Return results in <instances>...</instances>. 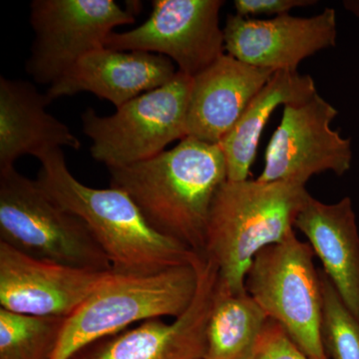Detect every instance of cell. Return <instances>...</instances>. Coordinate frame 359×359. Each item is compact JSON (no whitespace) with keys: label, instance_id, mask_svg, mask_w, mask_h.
<instances>
[{"label":"cell","instance_id":"obj_22","mask_svg":"<svg viewBox=\"0 0 359 359\" xmlns=\"http://www.w3.org/2000/svg\"><path fill=\"white\" fill-rule=\"evenodd\" d=\"M252 359H311L287 335L282 325L269 318Z\"/></svg>","mask_w":359,"mask_h":359},{"label":"cell","instance_id":"obj_11","mask_svg":"<svg viewBox=\"0 0 359 359\" xmlns=\"http://www.w3.org/2000/svg\"><path fill=\"white\" fill-rule=\"evenodd\" d=\"M198 287L192 304L173 323L160 318L143 321L130 330L85 347L71 359H203L212 297L219 280L209 257L196 259Z\"/></svg>","mask_w":359,"mask_h":359},{"label":"cell","instance_id":"obj_17","mask_svg":"<svg viewBox=\"0 0 359 359\" xmlns=\"http://www.w3.org/2000/svg\"><path fill=\"white\" fill-rule=\"evenodd\" d=\"M50 103L30 82L0 77V171L25 155L39 159L55 149L81 147L69 127L47 112Z\"/></svg>","mask_w":359,"mask_h":359},{"label":"cell","instance_id":"obj_14","mask_svg":"<svg viewBox=\"0 0 359 359\" xmlns=\"http://www.w3.org/2000/svg\"><path fill=\"white\" fill-rule=\"evenodd\" d=\"M178 73L165 56L144 51L98 49L87 54L49 88L50 102L60 97L88 92L121 107L136 97L163 86Z\"/></svg>","mask_w":359,"mask_h":359},{"label":"cell","instance_id":"obj_16","mask_svg":"<svg viewBox=\"0 0 359 359\" xmlns=\"http://www.w3.org/2000/svg\"><path fill=\"white\" fill-rule=\"evenodd\" d=\"M294 228L308 238L323 271L359 321V231L353 201L325 204L309 196Z\"/></svg>","mask_w":359,"mask_h":359},{"label":"cell","instance_id":"obj_23","mask_svg":"<svg viewBox=\"0 0 359 359\" xmlns=\"http://www.w3.org/2000/svg\"><path fill=\"white\" fill-rule=\"evenodd\" d=\"M316 0H235L233 6L238 15H276L289 13L297 7L314 6Z\"/></svg>","mask_w":359,"mask_h":359},{"label":"cell","instance_id":"obj_18","mask_svg":"<svg viewBox=\"0 0 359 359\" xmlns=\"http://www.w3.org/2000/svg\"><path fill=\"white\" fill-rule=\"evenodd\" d=\"M318 93L311 75L278 71L250 101L244 114L219 144L223 151L229 181H245L256 159L266 122L280 106L301 104Z\"/></svg>","mask_w":359,"mask_h":359},{"label":"cell","instance_id":"obj_4","mask_svg":"<svg viewBox=\"0 0 359 359\" xmlns=\"http://www.w3.org/2000/svg\"><path fill=\"white\" fill-rule=\"evenodd\" d=\"M197 287L194 264L147 276L119 275L111 271L66 318L51 359H71L85 347L135 323L162 316L177 318L192 304Z\"/></svg>","mask_w":359,"mask_h":359},{"label":"cell","instance_id":"obj_1","mask_svg":"<svg viewBox=\"0 0 359 359\" xmlns=\"http://www.w3.org/2000/svg\"><path fill=\"white\" fill-rule=\"evenodd\" d=\"M108 170L110 186L126 193L155 231L203 256L212 201L228 180L219 145L187 137L154 158Z\"/></svg>","mask_w":359,"mask_h":359},{"label":"cell","instance_id":"obj_12","mask_svg":"<svg viewBox=\"0 0 359 359\" xmlns=\"http://www.w3.org/2000/svg\"><path fill=\"white\" fill-rule=\"evenodd\" d=\"M223 30L229 55L273 72L297 71L304 59L337 43V13L327 7L311 18L287 13L254 20L230 14Z\"/></svg>","mask_w":359,"mask_h":359},{"label":"cell","instance_id":"obj_21","mask_svg":"<svg viewBox=\"0 0 359 359\" xmlns=\"http://www.w3.org/2000/svg\"><path fill=\"white\" fill-rule=\"evenodd\" d=\"M321 341L328 359H359V321L346 308L323 269Z\"/></svg>","mask_w":359,"mask_h":359},{"label":"cell","instance_id":"obj_9","mask_svg":"<svg viewBox=\"0 0 359 359\" xmlns=\"http://www.w3.org/2000/svg\"><path fill=\"white\" fill-rule=\"evenodd\" d=\"M222 0H154L145 22L125 32H113L105 47L144 51L169 58L188 76L211 66L224 54L219 27Z\"/></svg>","mask_w":359,"mask_h":359},{"label":"cell","instance_id":"obj_5","mask_svg":"<svg viewBox=\"0 0 359 359\" xmlns=\"http://www.w3.org/2000/svg\"><path fill=\"white\" fill-rule=\"evenodd\" d=\"M0 242L41 261L112 271L87 224L14 167L0 171Z\"/></svg>","mask_w":359,"mask_h":359},{"label":"cell","instance_id":"obj_24","mask_svg":"<svg viewBox=\"0 0 359 359\" xmlns=\"http://www.w3.org/2000/svg\"><path fill=\"white\" fill-rule=\"evenodd\" d=\"M342 4L347 11L359 18V0H346Z\"/></svg>","mask_w":359,"mask_h":359},{"label":"cell","instance_id":"obj_8","mask_svg":"<svg viewBox=\"0 0 359 359\" xmlns=\"http://www.w3.org/2000/svg\"><path fill=\"white\" fill-rule=\"evenodd\" d=\"M134 13L114 0H34L30 6L34 41L26 72L36 83L51 86L80 59L105 47L114 28L134 23Z\"/></svg>","mask_w":359,"mask_h":359},{"label":"cell","instance_id":"obj_15","mask_svg":"<svg viewBox=\"0 0 359 359\" xmlns=\"http://www.w3.org/2000/svg\"><path fill=\"white\" fill-rule=\"evenodd\" d=\"M273 73L224 53L193 77L187 116L188 137L219 145Z\"/></svg>","mask_w":359,"mask_h":359},{"label":"cell","instance_id":"obj_10","mask_svg":"<svg viewBox=\"0 0 359 359\" xmlns=\"http://www.w3.org/2000/svg\"><path fill=\"white\" fill-rule=\"evenodd\" d=\"M337 114L318 93L306 102L285 106L280 125L266 146L264 170L257 181L306 185L314 175L347 173L353 149L351 139L330 127Z\"/></svg>","mask_w":359,"mask_h":359},{"label":"cell","instance_id":"obj_20","mask_svg":"<svg viewBox=\"0 0 359 359\" xmlns=\"http://www.w3.org/2000/svg\"><path fill=\"white\" fill-rule=\"evenodd\" d=\"M65 320L0 308V359H51Z\"/></svg>","mask_w":359,"mask_h":359},{"label":"cell","instance_id":"obj_6","mask_svg":"<svg viewBox=\"0 0 359 359\" xmlns=\"http://www.w3.org/2000/svg\"><path fill=\"white\" fill-rule=\"evenodd\" d=\"M193 77L184 73L136 97L110 116L88 108L81 115L83 133L92 141L90 154L108 169L151 159L172 142L187 138V116Z\"/></svg>","mask_w":359,"mask_h":359},{"label":"cell","instance_id":"obj_19","mask_svg":"<svg viewBox=\"0 0 359 359\" xmlns=\"http://www.w3.org/2000/svg\"><path fill=\"white\" fill-rule=\"evenodd\" d=\"M269 316L247 292L235 294L218 280L203 359H252Z\"/></svg>","mask_w":359,"mask_h":359},{"label":"cell","instance_id":"obj_2","mask_svg":"<svg viewBox=\"0 0 359 359\" xmlns=\"http://www.w3.org/2000/svg\"><path fill=\"white\" fill-rule=\"evenodd\" d=\"M36 182L56 204L79 217L119 275L147 276L193 264L199 255L155 231L134 201L119 189L91 188L68 169L62 149L39 159Z\"/></svg>","mask_w":359,"mask_h":359},{"label":"cell","instance_id":"obj_3","mask_svg":"<svg viewBox=\"0 0 359 359\" xmlns=\"http://www.w3.org/2000/svg\"><path fill=\"white\" fill-rule=\"evenodd\" d=\"M309 196L302 184L226 180L212 201L203 254L218 268L219 283L235 294L247 292L255 257L295 233V219Z\"/></svg>","mask_w":359,"mask_h":359},{"label":"cell","instance_id":"obj_13","mask_svg":"<svg viewBox=\"0 0 359 359\" xmlns=\"http://www.w3.org/2000/svg\"><path fill=\"white\" fill-rule=\"evenodd\" d=\"M110 273L41 261L0 242V306L26 316L67 318Z\"/></svg>","mask_w":359,"mask_h":359},{"label":"cell","instance_id":"obj_7","mask_svg":"<svg viewBox=\"0 0 359 359\" xmlns=\"http://www.w3.org/2000/svg\"><path fill=\"white\" fill-rule=\"evenodd\" d=\"M309 243L295 233L259 252L245 278L248 294L311 359H328L321 341L323 292Z\"/></svg>","mask_w":359,"mask_h":359}]
</instances>
